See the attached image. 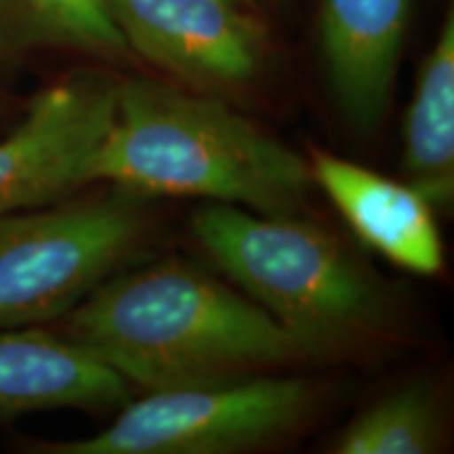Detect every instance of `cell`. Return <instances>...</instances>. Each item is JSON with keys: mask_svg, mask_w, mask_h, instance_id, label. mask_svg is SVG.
Returning <instances> with one entry per match:
<instances>
[{"mask_svg": "<svg viewBox=\"0 0 454 454\" xmlns=\"http://www.w3.org/2000/svg\"><path fill=\"white\" fill-rule=\"evenodd\" d=\"M118 192L0 217V331L66 316L137 251L141 198Z\"/></svg>", "mask_w": 454, "mask_h": 454, "instance_id": "4", "label": "cell"}, {"mask_svg": "<svg viewBox=\"0 0 454 454\" xmlns=\"http://www.w3.org/2000/svg\"><path fill=\"white\" fill-rule=\"evenodd\" d=\"M192 231L303 357L345 354L381 326L383 299L374 282L309 221L211 202L194 215Z\"/></svg>", "mask_w": 454, "mask_h": 454, "instance_id": "3", "label": "cell"}, {"mask_svg": "<svg viewBox=\"0 0 454 454\" xmlns=\"http://www.w3.org/2000/svg\"><path fill=\"white\" fill-rule=\"evenodd\" d=\"M314 391L271 374L242 381L147 391L89 438L44 448L53 454H227L280 438L308 417Z\"/></svg>", "mask_w": 454, "mask_h": 454, "instance_id": "5", "label": "cell"}, {"mask_svg": "<svg viewBox=\"0 0 454 454\" xmlns=\"http://www.w3.org/2000/svg\"><path fill=\"white\" fill-rule=\"evenodd\" d=\"M442 438L435 395L425 385H406L381 397L340 431L339 454H427Z\"/></svg>", "mask_w": 454, "mask_h": 454, "instance_id": "13", "label": "cell"}, {"mask_svg": "<svg viewBox=\"0 0 454 454\" xmlns=\"http://www.w3.org/2000/svg\"><path fill=\"white\" fill-rule=\"evenodd\" d=\"M145 391L242 381L303 360L251 299L179 259L106 278L66 334Z\"/></svg>", "mask_w": 454, "mask_h": 454, "instance_id": "1", "label": "cell"}, {"mask_svg": "<svg viewBox=\"0 0 454 454\" xmlns=\"http://www.w3.org/2000/svg\"><path fill=\"white\" fill-rule=\"evenodd\" d=\"M412 0H322L320 47L339 112L371 133L387 112Z\"/></svg>", "mask_w": 454, "mask_h": 454, "instance_id": "8", "label": "cell"}, {"mask_svg": "<svg viewBox=\"0 0 454 454\" xmlns=\"http://www.w3.org/2000/svg\"><path fill=\"white\" fill-rule=\"evenodd\" d=\"M404 181L434 208L454 198V15L448 11L438 38L419 67L402 137Z\"/></svg>", "mask_w": 454, "mask_h": 454, "instance_id": "11", "label": "cell"}, {"mask_svg": "<svg viewBox=\"0 0 454 454\" xmlns=\"http://www.w3.org/2000/svg\"><path fill=\"white\" fill-rule=\"evenodd\" d=\"M230 3L240 4V7H248V9H257L259 0H230Z\"/></svg>", "mask_w": 454, "mask_h": 454, "instance_id": "14", "label": "cell"}, {"mask_svg": "<svg viewBox=\"0 0 454 454\" xmlns=\"http://www.w3.org/2000/svg\"><path fill=\"white\" fill-rule=\"evenodd\" d=\"M118 82L107 74H74L32 99L24 121L0 139V217L53 204L90 184Z\"/></svg>", "mask_w": 454, "mask_h": 454, "instance_id": "7", "label": "cell"}, {"mask_svg": "<svg viewBox=\"0 0 454 454\" xmlns=\"http://www.w3.org/2000/svg\"><path fill=\"white\" fill-rule=\"evenodd\" d=\"M309 170L366 247L411 274H440L444 247L434 207L421 192L331 152L316 150Z\"/></svg>", "mask_w": 454, "mask_h": 454, "instance_id": "9", "label": "cell"}, {"mask_svg": "<svg viewBox=\"0 0 454 454\" xmlns=\"http://www.w3.org/2000/svg\"><path fill=\"white\" fill-rule=\"evenodd\" d=\"M90 181L133 196L207 198L261 215H297L309 164L219 98L152 78L118 82Z\"/></svg>", "mask_w": 454, "mask_h": 454, "instance_id": "2", "label": "cell"}, {"mask_svg": "<svg viewBox=\"0 0 454 454\" xmlns=\"http://www.w3.org/2000/svg\"><path fill=\"white\" fill-rule=\"evenodd\" d=\"M47 49L104 59L130 55L106 0H0V57Z\"/></svg>", "mask_w": 454, "mask_h": 454, "instance_id": "12", "label": "cell"}, {"mask_svg": "<svg viewBox=\"0 0 454 454\" xmlns=\"http://www.w3.org/2000/svg\"><path fill=\"white\" fill-rule=\"evenodd\" d=\"M129 383L67 337L38 328L0 331V421L53 408H118Z\"/></svg>", "mask_w": 454, "mask_h": 454, "instance_id": "10", "label": "cell"}, {"mask_svg": "<svg viewBox=\"0 0 454 454\" xmlns=\"http://www.w3.org/2000/svg\"><path fill=\"white\" fill-rule=\"evenodd\" d=\"M130 53L200 93L257 81L270 32L257 9L230 0H106Z\"/></svg>", "mask_w": 454, "mask_h": 454, "instance_id": "6", "label": "cell"}]
</instances>
